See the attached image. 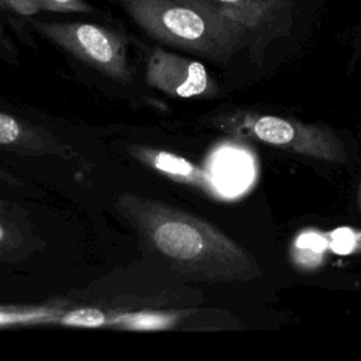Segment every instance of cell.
Masks as SVG:
<instances>
[{"label": "cell", "mask_w": 361, "mask_h": 361, "mask_svg": "<svg viewBox=\"0 0 361 361\" xmlns=\"http://www.w3.org/2000/svg\"><path fill=\"white\" fill-rule=\"evenodd\" d=\"M14 51L13 45L10 44V41L7 39L6 34H4V30L0 24V58H4V56H11V52Z\"/></svg>", "instance_id": "15"}, {"label": "cell", "mask_w": 361, "mask_h": 361, "mask_svg": "<svg viewBox=\"0 0 361 361\" xmlns=\"http://www.w3.org/2000/svg\"><path fill=\"white\" fill-rule=\"evenodd\" d=\"M0 149L24 157L78 158V152L48 128L4 111H0Z\"/></svg>", "instance_id": "6"}, {"label": "cell", "mask_w": 361, "mask_h": 361, "mask_svg": "<svg viewBox=\"0 0 361 361\" xmlns=\"http://www.w3.org/2000/svg\"><path fill=\"white\" fill-rule=\"evenodd\" d=\"M23 244V234L6 216H0V258L8 257Z\"/></svg>", "instance_id": "11"}, {"label": "cell", "mask_w": 361, "mask_h": 361, "mask_svg": "<svg viewBox=\"0 0 361 361\" xmlns=\"http://www.w3.org/2000/svg\"><path fill=\"white\" fill-rule=\"evenodd\" d=\"M0 8L20 17H32L39 11L34 0H0Z\"/></svg>", "instance_id": "13"}, {"label": "cell", "mask_w": 361, "mask_h": 361, "mask_svg": "<svg viewBox=\"0 0 361 361\" xmlns=\"http://www.w3.org/2000/svg\"><path fill=\"white\" fill-rule=\"evenodd\" d=\"M0 186L23 188L24 182L20 178H17L14 173H10L8 171H6L4 168L0 166Z\"/></svg>", "instance_id": "14"}, {"label": "cell", "mask_w": 361, "mask_h": 361, "mask_svg": "<svg viewBox=\"0 0 361 361\" xmlns=\"http://www.w3.org/2000/svg\"><path fill=\"white\" fill-rule=\"evenodd\" d=\"M329 248L340 255H347L354 252L361 247V233L354 231L347 227L336 228L329 234Z\"/></svg>", "instance_id": "10"}, {"label": "cell", "mask_w": 361, "mask_h": 361, "mask_svg": "<svg viewBox=\"0 0 361 361\" xmlns=\"http://www.w3.org/2000/svg\"><path fill=\"white\" fill-rule=\"evenodd\" d=\"M11 210H13V204L8 200L0 197V216H7Z\"/></svg>", "instance_id": "16"}, {"label": "cell", "mask_w": 361, "mask_h": 361, "mask_svg": "<svg viewBox=\"0 0 361 361\" xmlns=\"http://www.w3.org/2000/svg\"><path fill=\"white\" fill-rule=\"evenodd\" d=\"M32 27L58 48L104 76L121 83L133 80L127 41L121 32L86 21L34 20Z\"/></svg>", "instance_id": "3"}, {"label": "cell", "mask_w": 361, "mask_h": 361, "mask_svg": "<svg viewBox=\"0 0 361 361\" xmlns=\"http://www.w3.org/2000/svg\"><path fill=\"white\" fill-rule=\"evenodd\" d=\"M120 213L148 245L179 271L209 281H245L261 275L257 261L210 223L148 197L124 193Z\"/></svg>", "instance_id": "1"}, {"label": "cell", "mask_w": 361, "mask_h": 361, "mask_svg": "<svg viewBox=\"0 0 361 361\" xmlns=\"http://www.w3.org/2000/svg\"><path fill=\"white\" fill-rule=\"evenodd\" d=\"M41 10L59 13H89L92 7L85 0H34Z\"/></svg>", "instance_id": "12"}, {"label": "cell", "mask_w": 361, "mask_h": 361, "mask_svg": "<svg viewBox=\"0 0 361 361\" xmlns=\"http://www.w3.org/2000/svg\"><path fill=\"white\" fill-rule=\"evenodd\" d=\"M152 38L216 61L228 58L247 32L206 0H121Z\"/></svg>", "instance_id": "2"}, {"label": "cell", "mask_w": 361, "mask_h": 361, "mask_svg": "<svg viewBox=\"0 0 361 361\" xmlns=\"http://www.w3.org/2000/svg\"><path fill=\"white\" fill-rule=\"evenodd\" d=\"M329 248V238L314 230H306L298 235L292 247V257L298 267L305 269L317 268Z\"/></svg>", "instance_id": "9"}, {"label": "cell", "mask_w": 361, "mask_h": 361, "mask_svg": "<svg viewBox=\"0 0 361 361\" xmlns=\"http://www.w3.org/2000/svg\"><path fill=\"white\" fill-rule=\"evenodd\" d=\"M127 149L134 159L173 182L195 186L214 197L223 196L216 179L207 171L178 154L140 144L130 145Z\"/></svg>", "instance_id": "7"}, {"label": "cell", "mask_w": 361, "mask_h": 361, "mask_svg": "<svg viewBox=\"0 0 361 361\" xmlns=\"http://www.w3.org/2000/svg\"><path fill=\"white\" fill-rule=\"evenodd\" d=\"M223 126L240 135L309 158L337 164L347 159L344 144L326 127L259 113H240Z\"/></svg>", "instance_id": "4"}, {"label": "cell", "mask_w": 361, "mask_h": 361, "mask_svg": "<svg viewBox=\"0 0 361 361\" xmlns=\"http://www.w3.org/2000/svg\"><path fill=\"white\" fill-rule=\"evenodd\" d=\"M145 79L149 86L179 99L209 97L217 86L203 63L154 48L147 61Z\"/></svg>", "instance_id": "5"}, {"label": "cell", "mask_w": 361, "mask_h": 361, "mask_svg": "<svg viewBox=\"0 0 361 361\" xmlns=\"http://www.w3.org/2000/svg\"><path fill=\"white\" fill-rule=\"evenodd\" d=\"M245 31L262 28L285 11L290 0H206Z\"/></svg>", "instance_id": "8"}]
</instances>
